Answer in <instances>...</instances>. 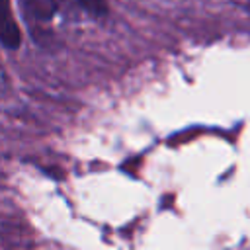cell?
Wrapping results in <instances>:
<instances>
[{"instance_id":"7a4b0ae2","label":"cell","mask_w":250,"mask_h":250,"mask_svg":"<svg viewBox=\"0 0 250 250\" xmlns=\"http://www.w3.org/2000/svg\"><path fill=\"white\" fill-rule=\"evenodd\" d=\"M21 6L35 21H51L57 14V0H21Z\"/></svg>"},{"instance_id":"6da1fadb","label":"cell","mask_w":250,"mask_h":250,"mask_svg":"<svg viewBox=\"0 0 250 250\" xmlns=\"http://www.w3.org/2000/svg\"><path fill=\"white\" fill-rule=\"evenodd\" d=\"M0 35H2V45L6 49H18L20 41H21V33L18 29V23L16 20L12 18V12H10V2L4 0L2 2V25H0Z\"/></svg>"},{"instance_id":"3957f363","label":"cell","mask_w":250,"mask_h":250,"mask_svg":"<svg viewBox=\"0 0 250 250\" xmlns=\"http://www.w3.org/2000/svg\"><path fill=\"white\" fill-rule=\"evenodd\" d=\"M76 4L86 10L90 16H96V18H102L107 14V6L104 0H76Z\"/></svg>"}]
</instances>
